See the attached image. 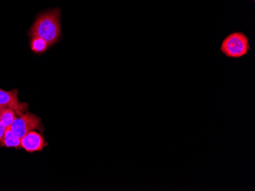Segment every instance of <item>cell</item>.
I'll list each match as a JSON object with an SVG mask.
<instances>
[{
  "mask_svg": "<svg viewBox=\"0 0 255 191\" xmlns=\"http://www.w3.org/2000/svg\"><path fill=\"white\" fill-rule=\"evenodd\" d=\"M48 145V142H46L44 136L36 131H30L21 138V149L29 153L41 152Z\"/></svg>",
  "mask_w": 255,
  "mask_h": 191,
  "instance_id": "5b68a950",
  "label": "cell"
},
{
  "mask_svg": "<svg viewBox=\"0 0 255 191\" xmlns=\"http://www.w3.org/2000/svg\"><path fill=\"white\" fill-rule=\"evenodd\" d=\"M29 47L31 51L38 56L42 55L51 48L47 42L38 37L29 38Z\"/></svg>",
  "mask_w": 255,
  "mask_h": 191,
  "instance_id": "52a82bcc",
  "label": "cell"
},
{
  "mask_svg": "<svg viewBox=\"0 0 255 191\" xmlns=\"http://www.w3.org/2000/svg\"><path fill=\"white\" fill-rule=\"evenodd\" d=\"M6 129L7 127L4 125L3 123L0 121V148L2 147V141Z\"/></svg>",
  "mask_w": 255,
  "mask_h": 191,
  "instance_id": "9c48e42d",
  "label": "cell"
},
{
  "mask_svg": "<svg viewBox=\"0 0 255 191\" xmlns=\"http://www.w3.org/2000/svg\"><path fill=\"white\" fill-rule=\"evenodd\" d=\"M61 9L59 7L39 12L28 30V38L38 37L44 40L50 48L61 41Z\"/></svg>",
  "mask_w": 255,
  "mask_h": 191,
  "instance_id": "6da1fadb",
  "label": "cell"
},
{
  "mask_svg": "<svg viewBox=\"0 0 255 191\" xmlns=\"http://www.w3.org/2000/svg\"><path fill=\"white\" fill-rule=\"evenodd\" d=\"M0 107L11 108L18 115L27 112L28 110V104L23 103L18 100V90L5 91L0 88Z\"/></svg>",
  "mask_w": 255,
  "mask_h": 191,
  "instance_id": "277c9868",
  "label": "cell"
},
{
  "mask_svg": "<svg viewBox=\"0 0 255 191\" xmlns=\"http://www.w3.org/2000/svg\"><path fill=\"white\" fill-rule=\"evenodd\" d=\"M250 41L244 32L235 31L228 35L222 42L220 51L233 59L244 58L251 51Z\"/></svg>",
  "mask_w": 255,
  "mask_h": 191,
  "instance_id": "7a4b0ae2",
  "label": "cell"
},
{
  "mask_svg": "<svg viewBox=\"0 0 255 191\" xmlns=\"http://www.w3.org/2000/svg\"><path fill=\"white\" fill-rule=\"evenodd\" d=\"M2 147L21 149V139L15 135L11 128H7L2 141Z\"/></svg>",
  "mask_w": 255,
  "mask_h": 191,
  "instance_id": "8992f818",
  "label": "cell"
},
{
  "mask_svg": "<svg viewBox=\"0 0 255 191\" xmlns=\"http://www.w3.org/2000/svg\"><path fill=\"white\" fill-rule=\"evenodd\" d=\"M252 1H253V2H255V0H252Z\"/></svg>",
  "mask_w": 255,
  "mask_h": 191,
  "instance_id": "8fae6325",
  "label": "cell"
},
{
  "mask_svg": "<svg viewBox=\"0 0 255 191\" xmlns=\"http://www.w3.org/2000/svg\"><path fill=\"white\" fill-rule=\"evenodd\" d=\"M10 128L20 139L30 131L38 129L41 132H44V126L41 118L34 114L29 113L28 111L18 115Z\"/></svg>",
  "mask_w": 255,
  "mask_h": 191,
  "instance_id": "3957f363",
  "label": "cell"
},
{
  "mask_svg": "<svg viewBox=\"0 0 255 191\" xmlns=\"http://www.w3.org/2000/svg\"><path fill=\"white\" fill-rule=\"evenodd\" d=\"M18 115L14 110L4 108L0 115V121L3 123L7 128H10Z\"/></svg>",
  "mask_w": 255,
  "mask_h": 191,
  "instance_id": "ba28073f",
  "label": "cell"
},
{
  "mask_svg": "<svg viewBox=\"0 0 255 191\" xmlns=\"http://www.w3.org/2000/svg\"><path fill=\"white\" fill-rule=\"evenodd\" d=\"M4 108L2 107H0V115H1V113H2V110H3Z\"/></svg>",
  "mask_w": 255,
  "mask_h": 191,
  "instance_id": "30bf717a",
  "label": "cell"
}]
</instances>
